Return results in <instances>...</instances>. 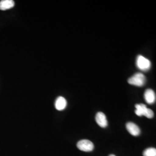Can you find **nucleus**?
Masks as SVG:
<instances>
[{
  "instance_id": "1",
  "label": "nucleus",
  "mask_w": 156,
  "mask_h": 156,
  "mask_svg": "<svg viewBox=\"0 0 156 156\" xmlns=\"http://www.w3.org/2000/svg\"><path fill=\"white\" fill-rule=\"evenodd\" d=\"M136 111L135 114L138 116H145L149 119H151L154 116V113L151 109L147 108L145 104H136L135 105Z\"/></svg>"
},
{
  "instance_id": "2",
  "label": "nucleus",
  "mask_w": 156,
  "mask_h": 156,
  "mask_svg": "<svg viewBox=\"0 0 156 156\" xmlns=\"http://www.w3.org/2000/svg\"><path fill=\"white\" fill-rule=\"evenodd\" d=\"M128 83L138 87L143 86L146 83L145 75L142 73H136L129 78Z\"/></svg>"
},
{
  "instance_id": "3",
  "label": "nucleus",
  "mask_w": 156,
  "mask_h": 156,
  "mask_svg": "<svg viewBox=\"0 0 156 156\" xmlns=\"http://www.w3.org/2000/svg\"><path fill=\"white\" fill-rule=\"evenodd\" d=\"M136 65L141 71H147L151 68V62L149 60L145 58V57L139 55L136 58Z\"/></svg>"
},
{
  "instance_id": "4",
  "label": "nucleus",
  "mask_w": 156,
  "mask_h": 156,
  "mask_svg": "<svg viewBox=\"0 0 156 156\" xmlns=\"http://www.w3.org/2000/svg\"><path fill=\"white\" fill-rule=\"evenodd\" d=\"M78 149L83 151H91L94 149L93 144L89 140H81L77 144Z\"/></svg>"
},
{
  "instance_id": "5",
  "label": "nucleus",
  "mask_w": 156,
  "mask_h": 156,
  "mask_svg": "<svg viewBox=\"0 0 156 156\" xmlns=\"http://www.w3.org/2000/svg\"><path fill=\"white\" fill-rule=\"evenodd\" d=\"M95 121L102 128H105L108 126V121L105 115L102 112H98L95 116Z\"/></svg>"
},
{
  "instance_id": "6",
  "label": "nucleus",
  "mask_w": 156,
  "mask_h": 156,
  "mask_svg": "<svg viewBox=\"0 0 156 156\" xmlns=\"http://www.w3.org/2000/svg\"><path fill=\"white\" fill-rule=\"evenodd\" d=\"M144 98L147 104H152L156 101V94L153 90L147 89L144 93Z\"/></svg>"
},
{
  "instance_id": "7",
  "label": "nucleus",
  "mask_w": 156,
  "mask_h": 156,
  "mask_svg": "<svg viewBox=\"0 0 156 156\" xmlns=\"http://www.w3.org/2000/svg\"><path fill=\"white\" fill-rule=\"evenodd\" d=\"M126 128L129 133L133 136H138L140 133V128L135 123L128 122L126 124Z\"/></svg>"
},
{
  "instance_id": "8",
  "label": "nucleus",
  "mask_w": 156,
  "mask_h": 156,
  "mask_svg": "<svg viewBox=\"0 0 156 156\" xmlns=\"http://www.w3.org/2000/svg\"><path fill=\"white\" fill-rule=\"evenodd\" d=\"M67 101L63 97H58L55 102V107L58 111H62L67 106Z\"/></svg>"
},
{
  "instance_id": "9",
  "label": "nucleus",
  "mask_w": 156,
  "mask_h": 156,
  "mask_svg": "<svg viewBox=\"0 0 156 156\" xmlns=\"http://www.w3.org/2000/svg\"><path fill=\"white\" fill-rule=\"evenodd\" d=\"M15 6V2L13 0H2L0 1V9L5 11L11 9Z\"/></svg>"
},
{
  "instance_id": "10",
  "label": "nucleus",
  "mask_w": 156,
  "mask_h": 156,
  "mask_svg": "<svg viewBox=\"0 0 156 156\" xmlns=\"http://www.w3.org/2000/svg\"><path fill=\"white\" fill-rule=\"evenodd\" d=\"M144 156H156V149L153 147H150L144 151Z\"/></svg>"
},
{
  "instance_id": "11",
  "label": "nucleus",
  "mask_w": 156,
  "mask_h": 156,
  "mask_svg": "<svg viewBox=\"0 0 156 156\" xmlns=\"http://www.w3.org/2000/svg\"><path fill=\"white\" fill-rule=\"evenodd\" d=\"M109 156H115V155H113V154H111V155H109Z\"/></svg>"
}]
</instances>
